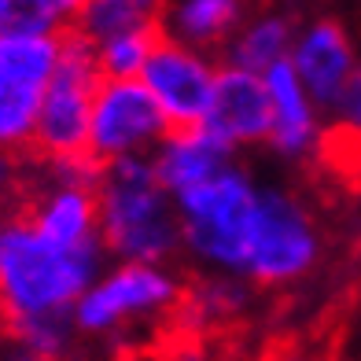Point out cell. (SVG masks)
I'll use <instances>...</instances> for the list:
<instances>
[{"label":"cell","mask_w":361,"mask_h":361,"mask_svg":"<svg viewBox=\"0 0 361 361\" xmlns=\"http://www.w3.org/2000/svg\"><path fill=\"white\" fill-rule=\"evenodd\" d=\"M332 144H339V152L343 155H350V159H361V67H357V74H354V81H350V89H347V96H343V104L336 107V114H332ZM324 140V144H328Z\"/></svg>","instance_id":"cell-21"},{"label":"cell","mask_w":361,"mask_h":361,"mask_svg":"<svg viewBox=\"0 0 361 361\" xmlns=\"http://www.w3.org/2000/svg\"><path fill=\"white\" fill-rule=\"evenodd\" d=\"M152 162H155L159 185L177 200L180 192L203 185V180L218 177L225 166H233L236 155L228 147H221L214 137H207L203 129H173L155 147Z\"/></svg>","instance_id":"cell-13"},{"label":"cell","mask_w":361,"mask_h":361,"mask_svg":"<svg viewBox=\"0 0 361 361\" xmlns=\"http://www.w3.org/2000/svg\"><path fill=\"white\" fill-rule=\"evenodd\" d=\"M180 302H185V284L177 273H170V266L118 262L78 299L74 328L78 336H114L126 324L177 314Z\"/></svg>","instance_id":"cell-6"},{"label":"cell","mask_w":361,"mask_h":361,"mask_svg":"<svg viewBox=\"0 0 361 361\" xmlns=\"http://www.w3.org/2000/svg\"><path fill=\"white\" fill-rule=\"evenodd\" d=\"M0 361H41V357L26 354V350H19V347H15V343H11V354H8V357H0Z\"/></svg>","instance_id":"cell-22"},{"label":"cell","mask_w":361,"mask_h":361,"mask_svg":"<svg viewBox=\"0 0 361 361\" xmlns=\"http://www.w3.org/2000/svg\"><path fill=\"white\" fill-rule=\"evenodd\" d=\"M63 34H0V152H30Z\"/></svg>","instance_id":"cell-7"},{"label":"cell","mask_w":361,"mask_h":361,"mask_svg":"<svg viewBox=\"0 0 361 361\" xmlns=\"http://www.w3.org/2000/svg\"><path fill=\"white\" fill-rule=\"evenodd\" d=\"M276 361H321V357H299V354H291V357H276Z\"/></svg>","instance_id":"cell-23"},{"label":"cell","mask_w":361,"mask_h":361,"mask_svg":"<svg viewBox=\"0 0 361 361\" xmlns=\"http://www.w3.org/2000/svg\"><path fill=\"white\" fill-rule=\"evenodd\" d=\"M243 8H247V0H177L166 8L162 34L207 56V48H225L236 30L247 23Z\"/></svg>","instance_id":"cell-14"},{"label":"cell","mask_w":361,"mask_h":361,"mask_svg":"<svg viewBox=\"0 0 361 361\" xmlns=\"http://www.w3.org/2000/svg\"><path fill=\"white\" fill-rule=\"evenodd\" d=\"M104 247L71 251L41 236L30 218H0V328L41 321V317H74L78 299L104 273Z\"/></svg>","instance_id":"cell-1"},{"label":"cell","mask_w":361,"mask_h":361,"mask_svg":"<svg viewBox=\"0 0 361 361\" xmlns=\"http://www.w3.org/2000/svg\"><path fill=\"white\" fill-rule=\"evenodd\" d=\"M251 284L228 273H207L200 281L185 288V302L177 314L192 328H210V324H228L251 306Z\"/></svg>","instance_id":"cell-17"},{"label":"cell","mask_w":361,"mask_h":361,"mask_svg":"<svg viewBox=\"0 0 361 361\" xmlns=\"http://www.w3.org/2000/svg\"><path fill=\"white\" fill-rule=\"evenodd\" d=\"M299 26L291 23V15L284 11H262L255 19H247L233 41L225 44V67H240L251 74H266L276 63L291 59V44Z\"/></svg>","instance_id":"cell-15"},{"label":"cell","mask_w":361,"mask_h":361,"mask_svg":"<svg viewBox=\"0 0 361 361\" xmlns=\"http://www.w3.org/2000/svg\"><path fill=\"white\" fill-rule=\"evenodd\" d=\"M85 0H0V34H67Z\"/></svg>","instance_id":"cell-18"},{"label":"cell","mask_w":361,"mask_h":361,"mask_svg":"<svg viewBox=\"0 0 361 361\" xmlns=\"http://www.w3.org/2000/svg\"><path fill=\"white\" fill-rule=\"evenodd\" d=\"M100 243L118 262L170 266L185 251L173 195L159 185L152 155H129L100 166Z\"/></svg>","instance_id":"cell-2"},{"label":"cell","mask_w":361,"mask_h":361,"mask_svg":"<svg viewBox=\"0 0 361 361\" xmlns=\"http://www.w3.org/2000/svg\"><path fill=\"white\" fill-rule=\"evenodd\" d=\"M203 133L214 137L228 152L255 144H269L273 133V111H269V92L262 74L240 71V67H218V85L210 96Z\"/></svg>","instance_id":"cell-11"},{"label":"cell","mask_w":361,"mask_h":361,"mask_svg":"<svg viewBox=\"0 0 361 361\" xmlns=\"http://www.w3.org/2000/svg\"><path fill=\"white\" fill-rule=\"evenodd\" d=\"M321 255H324V236L314 210L281 185H262L243 281L251 288L299 284L302 276L317 269Z\"/></svg>","instance_id":"cell-5"},{"label":"cell","mask_w":361,"mask_h":361,"mask_svg":"<svg viewBox=\"0 0 361 361\" xmlns=\"http://www.w3.org/2000/svg\"><path fill=\"white\" fill-rule=\"evenodd\" d=\"M258 195L262 185L240 162L177 195L173 203L180 218V243H185V255L195 266L243 281L258 218Z\"/></svg>","instance_id":"cell-3"},{"label":"cell","mask_w":361,"mask_h":361,"mask_svg":"<svg viewBox=\"0 0 361 361\" xmlns=\"http://www.w3.org/2000/svg\"><path fill=\"white\" fill-rule=\"evenodd\" d=\"M140 85L152 92L170 129H200L218 85L214 59L162 34L140 71Z\"/></svg>","instance_id":"cell-9"},{"label":"cell","mask_w":361,"mask_h":361,"mask_svg":"<svg viewBox=\"0 0 361 361\" xmlns=\"http://www.w3.org/2000/svg\"><path fill=\"white\" fill-rule=\"evenodd\" d=\"M269 92V111H273V133L269 147L281 159H306L321 147V111L302 89L299 74L291 63H276L273 71L262 74Z\"/></svg>","instance_id":"cell-12"},{"label":"cell","mask_w":361,"mask_h":361,"mask_svg":"<svg viewBox=\"0 0 361 361\" xmlns=\"http://www.w3.org/2000/svg\"><path fill=\"white\" fill-rule=\"evenodd\" d=\"M34 159L0 152V218L4 214H19L30 200V188H34Z\"/></svg>","instance_id":"cell-20"},{"label":"cell","mask_w":361,"mask_h":361,"mask_svg":"<svg viewBox=\"0 0 361 361\" xmlns=\"http://www.w3.org/2000/svg\"><path fill=\"white\" fill-rule=\"evenodd\" d=\"M357 332H361V328H357Z\"/></svg>","instance_id":"cell-24"},{"label":"cell","mask_w":361,"mask_h":361,"mask_svg":"<svg viewBox=\"0 0 361 361\" xmlns=\"http://www.w3.org/2000/svg\"><path fill=\"white\" fill-rule=\"evenodd\" d=\"M288 63L299 74L310 100L324 114H336V107L343 104V96H347L350 81L361 67L347 26L336 19H314L299 26Z\"/></svg>","instance_id":"cell-10"},{"label":"cell","mask_w":361,"mask_h":361,"mask_svg":"<svg viewBox=\"0 0 361 361\" xmlns=\"http://www.w3.org/2000/svg\"><path fill=\"white\" fill-rule=\"evenodd\" d=\"M162 37V30H144V34H122L111 37L104 44H96V67L107 81H129L140 78L147 56H152L155 41Z\"/></svg>","instance_id":"cell-19"},{"label":"cell","mask_w":361,"mask_h":361,"mask_svg":"<svg viewBox=\"0 0 361 361\" xmlns=\"http://www.w3.org/2000/svg\"><path fill=\"white\" fill-rule=\"evenodd\" d=\"M162 19H166V0H85L74 34L96 48L122 34L162 30Z\"/></svg>","instance_id":"cell-16"},{"label":"cell","mask_w":361,"mask_h":361,"mask_svg":"<svg viewBox=\"0 0 361 361\" xmlns=\"http://www.w3.org/2000/svg\"><path fill=\"white\" fill-rule=\"evenodd\" d=\"M100 85H104V74L96 67V48L85 37H78L74 30H67L56 78L41 104L30 159L44 162V166H85V162H92L89 126H92V104Z\"/></svg>","instance_id":"cell-4"},{"label":"cell","mask_w":361,"mask_h":361,"mask_svg":"<svg viewBox=\"0 0 361 361\" xmlns=\"http://www.w3.org/2000/svg\"><path fill=\"white\" fill-rule=\"evenodd\" d=\"M173 133L166 114L159 111L152 92L140 85V78L107 81L96 92L92 126H89V159L96 166H107L114 159L144 155L147 147H159Z\"/></svg>","instance_id":"cell-8"}]
</instances>
